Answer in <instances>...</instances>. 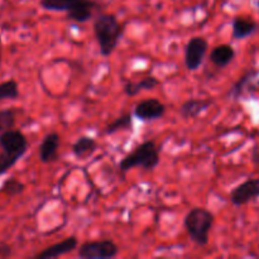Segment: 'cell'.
<instances>
[{
  "label": "cell",
  "mask_w": 259,
  "mask_h": 259,
  "mask_svg": "<svg viewBox=\"0 0 259 259\" xmlns=\"http://www.w3.org/2000/svg\"><path fill=\"white\" fill-rule=\"evenodd\" d=\"M94 33L101 56L109 57L123 38L124 25L114 14H100L94 23Z\"/></svg>",
  "instance_id": "1"
},
{
  "label": "cell",
  "mask_w": 259,
  "mask_h": 259,
  "mask_svg": "<svg viewBox=\"0 0 259 259\" xmlns=\"http://www.w3.org/2000/svg\"><path fill=\"white\" fill-rule=\"evenodd\" d=\"M28 139L20 131L8 129L0 133V176L7 174L13 166L18 163V161L28 151Z\"/></svg>",
  "instance_id": "2"
},
{
  "label": "cell",
  "mask_w": 259,
  "mask_h": 259,
  "mask_svg": "<svg viewBox=\"0 0 259 259\" xmlns=\"http://www.w3.org/2000/svg\"><path fill=\"white\" fill-rule=\"evenodd\" d=\"M215 218L211 211L205 207H195L185 217V228L190 239L196 244L206 245L210 239V232L214 227Z\"/></svg>",
  "instance_id": "3"
},
{
  "label": "cell",
  "mask_w": 259,
  "mask_h": 259,
  "mask_svg": "<svg viewBox=\"0 0 259 259\" xmlns=\"http://www.w3.org/2000/svg\"><path fill=\"white\" fill-rule=\"evenodd\" d=\"M161 162L159 158V149L153 141H147L139 144L134 151L126 154L119 163V171L125 174L136 167L152 171L156 168Z\"/></svg>",
  "instance_id": "4"
},
{
  "label": "cell",
  "mask_w": 259,
  "mask_h": 259,
  "mask_svg": "<svg viewBox=\"0 0 259 259\" xmlns=\"http://www.w3.org/2000/svg\"><path fill=\"white\" fill-rule=\"evenodd\" d=\"M119 254V247L110 239L86 242L78 249L81 259H111Z\"/></svg>",
  "instance_id": "5"
},
{
  "label": "cell",
  "mask_w": 259,
  "mask_h": 259,
  "mask_svg": "<svg viewBox=\"0 0 259 259\" xmlns=\"http://www.w3.org/2000/svg\"><path fill=\"white\" fill-rule=\"evenodd\" d=\"M209 43L202 37H194L187 42L185 48V65L190 71L199 70L206 56Z\"/></svg>",
  "instance_id": "6"
},
{
  "label": "cell",
  "mask_w": 259,
  "mask_h": 259,
  "mask_svg": "<svg viewBox=\"0 0 259 259\" xmlns=\"http://www.w3.org/2000/svg\"><path fill=\"white\" fill-rule=\"evenodd\" d=\"M259 197V179L247 180L230 192V202L234 206H243Z\"/></svg>",
  "instance_id": "7"
},
{
  "label": "cell",
  "mask_w": 259,
  "mask_h": 259,
  "mask_svg": "<svg viewBox=\"0 0 259 259\" xmlns=\"http://www.w3.org/2000/svg\"><path fill=\"white\" fill-rule=\"evenodd\" d=\"M166 113V106L158 99H147L138 103L134 108V116L139 120H158Z\"/></svg>",
  "instance_id": "8"
},
{
  "label": "cell",
  "mask_w": 259,
  "mask_h": 259,
  "mask_svg": "<svg viewBox=\"0 0 259 259\" xmlns=\"http://www.w3.org/2000/svg\"><path fill=\"white\" fill-rule=\"evenodd\" d=\"M77 239L75 237H68L63 239L62 242L56 243V244L51 245V247L46 248L42 252L37 253L34 255L35 259H55L61 257V255L68 254L72 252L73 249L77 248Z\"/></svg>",
  "instance_id": "9"
},
{
  "label": "cell",
  "mask_w": 259,
  "mask_h": 259,
  "mask_svg": "<svg viewBox=\"0 0 259 259\" xmlns=\"http://www.w3.org/2000/svg\"><path fill=\"white\" fill-rule=\"evenodd\" d=\"M61 139L57 133H50L43 138L39 146V159L43 163L55 162L58 157Z\"/></svg>",
  "instance_id": "10"
},
{
  "label": "cell",
  "mask_w": 259,
  "mask_h": 259,
  "mask_svg": "<svg viewBox=\"0 0 259 259\" xmlns=\"http://www.w3.org/2000/svg\"><path fill=\"white\" fill-rule=\"evenodd\" d=\"M98 8V3L94 2V0H82V2L78 3L77 5H75V7L68 10L67 18L73 20V22L86 23L93 18L94 10H96Z\"/></svg>",
  "instance_id": "11"
},
{
  "label": "cell",
  "mask_w": 259,
  "mask_h": 259,
  "mask_svg": "<svg viewBox=\"0 0 259 259\" xmlns=\"http://www.w3.org/2000/svg\"><path fill=\"white\" fill-rule=\"evenodd\" d=\"M211 105L209 99H190L180 108V114L184 119H195L201 115Z\"/></svg>",
  "instance_id": "12"
},
{
  "label": "cell",
  "mask_w": 259,
  "mask_h": 259,
  "mask_svg": "<svg viewBox=\"0 0 259 259\" xmlns=\"http://www.w3.org/2000/svg\"><path fill=\"white\" fill-rule=\"evenodd\" d=\"M258 29V24L255 20L250 18L235 17L232 23V34L234 39H244L254 34Z\"/></svg>",
  "instance_id": "13"
},
{
  "label": "cell",
  "mask_w": 259,
  "mask_h": 259,
  "mask_svg": "<svg viewBox=\"0 0 259 259\" xmlns=\"http://www.w3.org/2000/svg\"><path fill=\"white\" fill-rule=\"evenodd\" d=\"M235 57V50L233 46L224 43V45H219L211 51L210 53V62L215 65L217 67H227Z\"/></svg>",
  "instance_id": "14"
},
{
  "label": "cell",
  "mask_w": 259,
  "mask_h": 259,
  "mask_svg": "<svg viewBox=\"0 0 259 259\" xmlns=\"http://www.w3.org/2000/svg\"><path fill=\"white\" fill-rule=\"evenodd\" d=\"M98 149V142L88 136L80 137L72 146V153L76 158L85 159Z\"/></svg>",
  "instance_id": "15"
},
{
  "label": "cell",
  "mask_w": 259,
  "mask_h": 259,
  "mask_svg": "<svg viewBox=\"0 0 259 259\" xmlns=\"http://www.w3.org/2000/svg\"><path fill=\"white\" fill-rule=\"evenodd\" d=\"M159 85V80L154 76H147V77L142 78L138 82H128L124 86V93L132 98V96L138 95L141 91H148L153 90Z\"/></svg>",
  "instance_id": "16"
},
{
  "label": "cell",
  "mask_w": 259,
  "mask_h": 259,
  "mask_svg": "<svg viewBox=\"0 0 259 259\" xmlns=\"http://www.w3.org/2000/svg\"><path fill=\"white\" fill-rule=\"evenodd\" d=\"M82 0H40V7L50 12H66Z\"/></svg>",
  "instance_id": "17"
},
{
  "label": "cell",
  "mask_w": 259,
  "mask_h": 259,
  "mask_svg": "<svg viewBox=\"0 0 259 259\" xmlns=\"http://www.w3.org/2000/svg\"><path fill=\"white\" fill-rule=\"evenodd\" d=\"M132 124H133V116L132 114H124V115L119 116L115 120L111 121L105 129L106 134H114L118 133L120 131H126V129L132 128Z\"/></svg>",
  "instance_id": "18"
},
{
  "label": "cell",
  "mask_w": 259,
  "mask_h": 259,
  "mask_svg": "<svg viewBox=\"0 0 259 259\" xmlns=\"http://www.w3.org/2000/svg\"><path fill=\"white\" fill-rule=\"evenodd\" d=\"M19 96L17 81L8 80L0 83V101L3 100H15Z\"/></svg>",
  "instance_id": "19"
},
{
  "label": "cell",
  "mask_w": 259,
  "mask_h": 259,
  "mask_svg": "<svg viewBox=\"0 0 259 259\" xmlns=\"http://www.w3.org/2000/svg\"><path fill=\"white\" fill-rule=\"evenodd\" d=\"M25 186L17 179H9L3 184L2 191L7 194L8 196H17V195L23 194Z\"/></svg>",
  "instance_id": "20"
},
{
  "label": "cell",
  "mask_w": 259,
  "mask_h": 259,
  "mask_svg": "<svg viewBox=\"0 0 259 259\" xmlns=\"http://www.w3.org/2000/svg\"><path fill=\"white\" fill-rule=\"evenodd\" d=\"M15 124V110L12 108L0 110V133L12 129Z\"/></svg>",
  "instance_id": "21"
},
{
  "label": "cell",
  "mask_w": 259,
  "mask_h": 259,
  "mask_svg": "<svg viewBox=\"0 0 259 259\" xmlns=\"http://www.w3.org/2000/svg\"><path fill=\"white\" fill-rule=\"evenodd\" d=\"M253 75H254V71H249V72L245 73V75L243 76V77H240V80L238 81V82L235 83V85L232 88V90H230L229 95L232 96L233 99H238V98H239V96L242 95L243 90H244V89H245V85H247V83L249 82V80L253 77Z\"/></svg>",
  "instance_id": "22"
},
{
  "label": "cell",
  "mask_w": 259,
  "mask_h": 259,
  "mask_svg": "<svg viewBox=\"0 0 259 259\" xmlns=\"http://www.w3.org/2000/svg\"><path fill=\"white\" fill-rule=\"evenodd\" d=\"M257 5H258V9H259V0L257 2Z\"/></svg>",
  "instance_id": "23"
}]
</instances>
